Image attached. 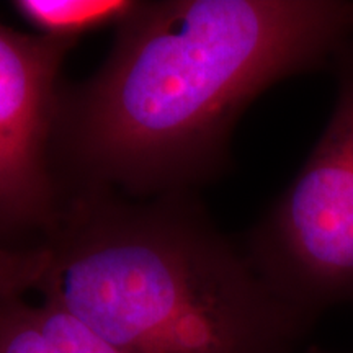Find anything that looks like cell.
I'll list each match as a JSON object with an SVG mask.
<instances>
[{"label": "cell", "instance_id": "obj_1", "mask_svg": "<svg viewBox=\"0 0 353 353\" xmlns=\"http://www.w3.org/2000/svg\"><path fill=\"white\" fill-rule=\"evenodd\" d=\"M352 38V0L138 2L100 72L57 103L54 128L94 183L205 180L226 165L250 101L332 64Z\"/></svg>", "mask_w": 353, "mask_h": 353}, {"label": "cell", "instance_id": "obj_2", "mask_svg": "<svg viewBox=\"0 0 353 353\" xmlns=\"http://www.w3.org/2000/svg\"><path fill=\"white\" fill-rule=\"evenodd\" d=\"M28 290L121 353H296L316 322L183 201L81 196L41 245L0 252V294Z\"/></svg>", "mask_w": 353, "mask_h": 353}, {"label": "cell", "instance_id": "obj_3", "mask_svg": "<svg viewBox=\"0 0 353 353\" xmlns=\"http://www.w3.org/2000/svg\"><path fill=\"white\" fill-rule=\"evenodd\" d=\"M332 65L337 97L327 126L245 242L260 275L314 321L353 304V38Z\"/></svg>", "mask_w": 353, "mask_h": 353}, {"label": "cell", "instance_id": "obj_4", "mask_svg": "<svg viewBox=\"0 0 353 353\" xmlns=\"http://www.w3.org/2000/svg\"><path fill=\"white\" fill-rule=\"evenodd\" d=\"M70 43L0 25V229L54 226L59 211L48 165L57 70Z\"/></svg>", "mask_w": 353, "mask_h": 353}, {"label": "cell", "instance_id": "obj_5", "mask_svg": "<svg viewBox=\"0 0 353 353\" xmlns=\"http://www.w3.org/2000/svg\"><path fill=\"white\" fill-rule=\"evenodd\" d=\"M21 17L37 26L43 37L74 43L81 34L112 23L121 25L138 2L130 0H19L13 2Z\"/></svg>", "mask_w": 353, "mask_h": 353}, {"label": "cell", "instance_id": "obj_6", "mask_svg": "<svg viewBox=\"0 0 353 353\" xmlns=\"http://www.w3.org/2000/svg\"><path fill=\"white\" fill-rule=\"evenodd\" d=\"M0 353H61L21 294H0Z\"/></svg>", "mask_w": 353, "mask_h": 353}, {"label": "cell", "instance_id": "obj_7", "mask_svg": "<svg viewBox=\"0 0 353 353\" xmlns=\"http://www.w3.org/2000/svg\"><path fill=\"white\" fill-rule=\"evenodd\" d=\"M304 353H330V352L324 350V348H321V347H317V345H312V347H309Z\"/></svg>", "mask_w": 353, "mask_h": 353}]
</instances>
